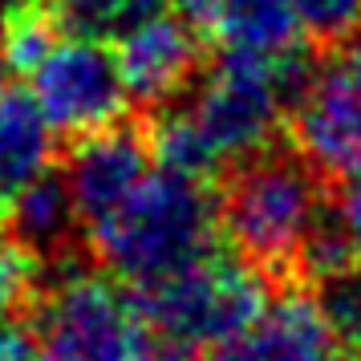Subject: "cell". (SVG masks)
I'll list each match as a JSON object with an SVG mask.
<instances>
[{"label": "cell", "mask_w": 361, "mask_h": 361, "mask_svg": "<svg viewBox=\"0 0 361 361\" xmlns=\"http://www.w3.org/2000/svg\"><path fill=\"white\" fill-rule=\"evenodd\" d=\"M329 203L325 175L300 150H260L224 183L215 199L219 231L228 235L231 252L256 268L264 280L305 276V247L321 228Z\"/></svg>", "instance_id": "cell-1"}, {"label": "cell", "mask_w": 361, "mask_h": 361, "mask_svg": "<svg viewBox=\"0 0 361 361\" xmlns=\"http://www.w3.org/2000/svg\"><path fill=\"white\" fill-rule=\"evenodd\" d=\"M85 235L106 272L130 288H150L212 256L219 212L207 183L150 166L147 179Z\"/></svg>", "instance_id": "cell-2"}, {"label": "cell", "mask_w": 361, "mask_h": 361, "mask_svg": "<svg viewBox=\"0 0 361 361\" xmlns=\"http://www.w3.org/2000/svg\"><path fill=\"white\" fill-rule=\"evenodd\" d=\"M41 361H154L159 337L142 296L114 272L69 268L37 300Z\"/></svg>", "instance_id": "cell-3"}, {"label": "cell", "mask_w": 361, "mask_h": 361, "mask_svg": "<svg viewBox=\"0 0 361 361\" xmlns=\"http://www.w3.org/2000/svg\"><path fill=\"white\" fill-rule=\"evenodd\" d=\"M309 61H256L224 53L219 66L199 82L195 98L187 102L199 130L207 134L219 163H244L272 147V138L293 114Z\"/></svg>", "instance_id": "cell-4"}, {"label": "cell", "mask_w": 361, "mask_h": 361, "mask_svg": "<svg viewBox=\"0 0 361 361\" xmlns=\"http://www.w3.org/2000/svg\"><path fill=\"white\" fill-rule=\"evenodd\" d=\"M264 300V276L240 256H203L191 268L142 288L154 337L203 353H219L231 337H240Z\"/></svg>", "instance_id": "cell-5"}, {"label": "cell", "mask_w": 361, "mask_h": 361, "mask_svg": "<svg viewBox=\"0 0 361 361\" xmlns=\"http://www.w3.org/2000/svg\"><path fill=\"white\" fill-rule=\"evenodd\" d=\"M288 130L325 179L361 171V33L333 41L325 57L309 66Z\"/></svg>", "instance_id": "cell-6"}, {"label": "cell", "mask_w": 361, "mask_h": 361, "mask_svg": "<svg viewBox=\"0 0 361 361\" xmlns=\"http://www.w3.org/2000/svg\"><path fill=\"white\" fill-rule=\"evenodd\" d=\"M29 78H33L29 90L33 102L49 118L53 130L66 138H85L106 126H118L130 102L118 57L102 41H85V37L53 41V49L37 61Z\"/></svg>", "instance_id": "cell-7"}, {"label": "cell", "mask_w": 361, "mask_h": 361, "mask_svg": "<svg viewBox=\"0 0 361 361\" xmlns=\"http://www.w3.org/2000/svg\"><path fill=\"white\" fill-rule=\"evenodd\" d=\"M118 69L130 102L163 110L199 82L203 69V45L199 29H191L175 13H154L138 29L118 37Z\"/></svg>", "instance_id": "cell-8"}, {"label": "cell", "mask_w": 361, "mask_h": 361, "mask_svg": "<svg viewBox=\"0 0 361 361\" xmlns=\"http://www.w3.org/2000/svg\"><path fill=\"white\" fill-rule=\"evenodd\" d=\"M341 333L333 325L325 296L309 288H284L231 337L215 361H337Z\"/></svg>", "instance_id": "cell-9"}, {"label": "cell", "mask_w": 361, "mask_h": 361, "mask_svg": "<svg viewBox=\"0 0 361 361\" xmlns=\"http://www.w3.org/2000/svg\"><path fill=\"white\" fill-rule=\"evenodd\" d=\"M150 166H154V154H150L147 134L130 130L122 122L78 138L61 179L69 183V195L78 203L82 228H94L98 219H106L138 183L147 179Z\"/></svg>", "instance_id": "cell-10"}, {"label": "cell", "mask_w": 361, "mask_h": 361, "mask_svg": "<svg viewBox=\"0 0 361 361\" xmlns=\"http://www.w3.org/2000/svg\"><path fill=\"white\" fill-rule=\"evenodd\" d=\"M212 29L224 53L256 61H296L309 33L296 0H224Z\"/></svg>", "instance_id": "cell-11"}, {"label": "cell", "mask_w": 361, "mask_h": 361, "mask_svg": "<svg viewBox=\"0 0 361 361\" xmlns=\"http://www.w3.org/2000/svg\"><path fill=\"white\" fill-rule=\"evenodd\" d=\"M53 126L41 114L33 94L0 85V195L49 175L53 163Z\"/></svg>", "instance_id": "cell-12"}, {"label": "cell", "mask_w": 361, "mask_h": 361, "mask_svg": "<svg viewBox=\"0 0 361 361\" xmlns=\"http://www.w3.org/2000/svg\"><path fill=\"white\" fill-rule=\"evenodd\" d=\"M8 224H13V240L33 256H57L66 252L69 240L82 228L78 203L69 195V183L57 175H41V179L25 183L8 195Z\"/></svg>", "instance_id": "cell-13"}, {"label": "cell", "mask_w": 361, "mask_h": 361, "mask_svg": "<svg viewBox=\"0 0 361 361\" xmlns=\"http://www.w3.org/2000/svg\"><path fill=\"white\" fill-rule=\"evenodd\" d=\"M147 142H150V154H154V166L163 171H175V175H187V179H199L207 183L215 171H224L219 154L212 150L207 134L199 130L191 106H163L154 110L147 126Z\"/></svg>", "instance_id": "cell-14"}, {"label": "cell", "mask_w": 361, "mask_h": 361, "mask_svg": "<svg viewBox=\"0 0 361 361\" xmlns=\"http://www.w3.org/2000/svg\"><path fill=\"white\" fill-rule=\"evenodd\" d=\"M166 0H49V17L66 37L85 41H118L154 13H163Z\"/></svg>", "instance_id": "cell-15"}, {"label": "cell", "mask_w": 361, "mask_h": 361, "mask_svg": "<svg viewBox=\"0 0 361 361\" xmlns=\"http://www.w3.org/2000/svg\"><path fill=\"white\" fill-rule=\"evenodd\" d=\"M57 41V25L49 13H33V8H17V17L8 20V29L0 37V53L4 61L20 73H33L37 61L53 49Z\"/></svg>", "instance_id": "cell-16"}, {"label": "cell", "mask_w": 361, "mask_h": 361, "mask_svg": "<svg viewBox=\"0 0 361 361\" xmlns=\"http://www.w3.org/2000/svg\"><path fill=\"white\" fill-rule=\"evenodd\" d=\"M37 264L33 252H25L17 240H0V325L13 321V312L33 296Z\"/></svg>", "instance_id": "cell-17"}, {"label": "cell", "mask_w": 361, "mask_h": 361, "mask_svg": "<svg viewBox=\"0 0 361 361\" xmlns=\"http://www.w3.org/2000/svg\"><path fill=\"white\" fill-rule=\"evenodd\" d=\"M296 8L305 29L329 45L361 33V0H296Z\"/></svg>", "instance_id": "cell-18"}, {"label": "cell", "mask_w": 361, "mask_h": 361, "mask_svg": "<svg viewBox=\"0 0 361 361\" xmlns=\"http://www.w3.org/2000/svg\"><path fill=\"white\" fill-rule=\"evenodd\" d=\"M325 305L341 333V345L353 353V361H361V272L325 284Z\"/></svg>", "instance_id": "cell-19"}, {"label": "cell", "mask_w": 361, "mask_h": 361, "mask_svg": "<svg viewBox=\"0 0 361 361\" xmlns=\"http://www.w3.org/2000/svg\"><path fill=\"white\" fill-rule=\"evenodd\" d=\"M333 215L341 219V228H345L349 244L357 252V264H361V171L341 179V191L333 199Z\"/></svg>", "instance_id": "cell-20"}, {"label": "cell", "mask_w": 361, "mask_h": 361, "mask_svg": "<svg viewBox=\"0 0 361 361\" xmlns=\"http://www.w3.org/2000/svg\"><path fill=\"white\" fill-rule=\"evenodd\" d=\"M219 4L224 0H166V8L175 13V17H183L191 29H212L215 25V17H219Z\"/></svg>", "instance_id": "cell-21"}, {"label": "cell", "mask_w": 361, "mask_h": 361, "mask_svg": "<svg viewBox=\"0 0 361 361\" xmlns=\"http://www.w3.org/2000/svg\"><path fill=\"white\" fill-rule=\"evenodd\" d=\"M0 361H41V349H37L33 333L0 325Z\"/></svg>", "instance_id": "cell-22"}, {"label": "cell", "mask_w": 361, "mask_h": 361, "mask_svg": "<svg viewBox=\"0 0 361 361\" xmlns=\"http://www.w3.org/2000/svg\"><path fill=\"white\" fill-rule=\"evenodd\" d=\"M20 0H0V37H4V29H8V20L17 17Z\"/></svg>", "instance_id": "cell-23"}, {"label": "cell", "mask_w": 361, "mask_h": 361, "mask_svg": "<svg viewBox=\"0 0 361 361\" xmlns=\"http://www.w3.org/2000/svg\"><path fill=\"white\" fill-rule=\"evenodd\" d=\"M337 361H341V357H337ZM349 361H353V357H349Z\"/></svg>", "instance_id": "cell-24"}]
</instances>
